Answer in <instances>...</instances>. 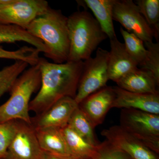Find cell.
<instances>
[{
  "label": "cell",
  "mask_w": 159,
  "mask_h": 159,
  "mask_svg": "<svg viewBox=\"0 0 159 159\" xmlns=\"http://www.w3.org/2000/svg\"><path fill=\"white\" fill-rule=\"evenodd\" d=\"M136 4L140 13L153 31L154 38L158 42L159 38V0H138Z\"/></svg>",
  "instance_id": "cell-22"
},
{
  "label": "cell",
  "mask_w": 159,
  "mask_h": 159,
  "mask_svg": "<svg viewBox=\"0 0 159 159\" xmlns=\"http://www.w3.org/2000/svg\"><path fill=\"white\" fill-rule=\"evenodd\" d=\"M44 159H74L70 157H64L52 155L45 153Z\"/></svg>",
  "instance_id": "cell-28"
},
{
  "label": "cell",
  "mask_w": 159,
  "mask_h": 159,
  "mask_svg": "<svg viewBox=\"0 0 159 159\" xmlns=\"http://www.w3.org/2000/svg\"><path fill=\"white\" fill-rule=\"evenodd\" d=\"M120 31L124 39L126 51L138 63L139 66L144 62L147 55V49L144 42L139 37L126 31L122 27L120 28Z\"/></svg>",
  "instance_id": "cell-23"
},
{
  "label": "cell",
  "mask_w": 159,
  "mask_h": 159,
  "mask_svg": "<svg viewBox=\"0 0 159 159\" xmlns=\"http://www.w3.org/2000/svg\"><path fill=\"white\" fill-rule=\"evenodd\" d=\"M113 18L143 42H152L153 31L132 0H116L113 10Z\"/></svg>",
  "instance_id": "cell-8"
},
{
  "label": "cell",
  "mask_w": 159,
  "mask_h": 159,
  "mask_svg": "<svg viewBox=\"0 0 159 159\" xmlns=\"http://www.w3.org/2000/svg\"><path fill=\"white\" fill-rule=\"evenodd\" d=\"M109 51L99 48L95 57L84 61L75 101L80 104L91 94L106 86L109 80Z\"/></svg>",
  "instance_id": "cell-6"
},
{
  "label": "cell",
  "mask_w": 159,
  "mask_h": 159,
  "mask_svg": "<svg viewBox=\"0 0 159 159\" xmlns=\"http://www.w3.org/2000/svg\"><path fill=\"white\" fill-rule=\"evenodd\" d=\"M17 120L0 123V159L6 155L17 130Z\"/></svg>",
  "instance_id": "cell-27"
},
{
  "label": "cell",
  "mask_w": 159,
  "mask_h": 159,
  "mask_svg": "<svg viewBox=\"0 0 159 159\" xmlns=\"http://www.w3.org/2000/svg\"><path fill=\"white\" fill-rule=\"evenodd\" d=\"M40 51L34 47L25 46L14 51L5 50L0 46V58L25 61L29 65H37L39 61Z\"/></svg>",
  "instance_id": "cell-24"
},
{
  "label": "cell",
  "mask_w": 159,
  "mask_h": 159,
  "mask_svg": "<svg viewBox=\"0 0 159 159\" xmlns=\"http://www.w3.org/2000/svg\"><path fill=\"white\" fill-rule=\"evenodd\" d=\"M110 51H109V80L116 83L122 77L138 67V63L131 57L124 44L120 42L117 36L110 39Z\"/></svg>",
  "instance_id": "cell-14"
},
{
  "label": "cell",
  "mask_w": 159,
  "mask_h": 159,
  "mask_svg": "<svg viewBox=\"0 0 159 159\" xmlns=\"http://www.w3.org/2000/svg\"><path fill=\"white\" fill-rule=\"evenodd\" d=\"M34 129L40 147L45 153L71 157L61 129L49 127Z\"/></svg>",
  "instance_id": "cell-16"
},
{
  "label": "cell",
  "mask_w": 159,
  "mask_h": 159,
  "mask_svg": "<svg viewBox=\"0 0 159 159\" xmlns=\"http://www.w3.org/2000/svg\"><path fill=\"white\" fill-rule=\"evenodd\" d=\"M61 130L71 157L85 159L94 153L97 145H91L68 125Z\"/></svg>",
  "instance_id": "cell-19"
},
{
  "label": "cell",
  "mask_w": 159,
  "mask_h": 159,
  "mask_svg": "<svg viewBox=\"0 0 159 159\" xmlns=\"http://www.w3.org/2000/svg\"><path fill=\"white\" fill-rule=\"evenodd\" d=\"M17 122L16 133L2 159H44L45 152L40 147L33 125L19 120Z\"/></svg>",
  "instance_id": "cell-9"
},
{
  "label": "cell",
  "mask_w": 159,
  "mask_h": 159,
  "mask_svg": "<svg viewBox=\"0 0 159 159\" xmlns=\"http://www.w3.org/2000/svg\"><path fill=\"white\" fill-rule=\"evenodd\" d=\"M38 64L41 74L40 87L37 95L30 101L29 111L40 115L64 97L75 99L84 61L58 64L40 57Z\"/></svg>",
  "instance_id": "cell-1"
},
{
  "label": "cell",
  "mask_w": 159,
  "mask_h": 159,
  "mask_svg": "<svg viewBox=\"0 0 159 159\" xmlns=\"http://www.w3.org/2000/svg\"><path fill=\"white\" fill-rule=\"evenodd\" d=\"M147 53L140 68L149 71L159 82V43L152 42H144Z\"/></svg>",
  "instance_id": "cell-25"
},
{
  "label": "cell",
  "mask_w": 159,
  "mask_h": 159,
  "mask_svg": "<svg viewBox=\"0 0 159 159\" xmlns=\"http://www.w3.org/2000/svg\"><path fill=\"white\" fill-rule=\"evenodd\" d=\"M116 0H84V5L89 8L102 31L110 39L116 36L113 18V10Z\"/></svg>",
  "instance_id": "cell-17"
},
{
  "label": "cell",
  "mask_w": 159,
  "mask_h": 159,
  "mask_svg": "<svg viewBox=\"0 0 159 159\" xmlns=\"http://www.w3.org/2000/svg\"><path fill=\"white\" fill-rule=\"evenodd\" d=\"M29 66L25 61L16 60L0 70V99L6 93L10 92L16 80Z\"/></svg>",
  "instance_id": "cell-21"
},
{
  "label": "cell",
  "mask_w": 159,
  "mask_h": 159,
  "mask_svg": "<svg viewBox=\"0 0 159 159\" xmlns=\"http://www.w3.org/2000/svg\"><path fill=\"white\" fill-rule=\"evenodd\" d=\"M41 85L39 66H31L26 70L12 86L9 99L0 106V123L19 120L31 124L29 104L31 96Z\"/></svg>",
  "instance_id": "cell-4"
},
{
  "label": "cell",
  "mask_w": 159,
  "mask_h": 159,
  "mask_svg": "<svg viewBox=\"0 0 159 159\" xmlns=\"http://www.w3.org/2000/svg\"><path fill=\"white\" fill-rule=\"evenodd\" d=\"M78 106L74 98L64 97L44 112L31 118V124L34 128H63Z\"/></svg>",
  "instance_id": "cell-11"
},
{
  "label": "cell",
  "mask_w": 159,
  "mask_h": 159,
  "mask_svg": "<svg viewBox=\"0 0 159 159\" xmlns=\"http://www.w3.org/2000/svg\"><path fill=\"white\" fill-rule=\"evenodd\" d=\"M50 6L45 0H0V24L26 29Z\"/></svg>",
  "instance_id": "cell-7"
},
{
  "label": "cell",
  "mask_w": 159,
  "mask_h": 159,
  "mask_svg": "<svg viewBox=\"0 0 159 159\" xmlns=\"http://www.w3.org/2000/svg\"><path fill=\"white\" fill-rule=\"evenodd\" d=\"M119 125L150 150L159 153V115L122 109Z\"/></svg>",
  "instance_id": "cell-5"
},
{
  "label": "cell",
  "mask_w": 159,
  "mask_h": 159,
  "mask_svg": "<svg viewBox=\"0 0 159 159\" xmlns=\"http://www.w3.org/2000/svg\"><path fill=\"white\" fill-rule=\"evenodd\" d=\"M70 52L68 61H84L100 43L108 38L99 23L86 10L75 11L68 17Z\"/></svg>",
  "instance_id": "cell-3"
},
{
  "label": "cell",
  "mask_w": 159,
  "mask_h": 159,
  "mask_svg": "<svg viewBox=\"0 0 159 159\" xmlns=\"http://www.w3.org/2000/svg\"><path fill=\"white\" fill-rule=\"evenodd\" d=\"M67 22L68 17L60 10L50 7L26 29L31 35L43 43L48 50L44 56L55 63H63L68 59L70 40Z\"/></svg>",
  "instance_id": "cell-2"
},
{
  "label": "cell",
  "mask_w": 159,
  "mask_h": 159,
  "mask_svg": "<svg viewBox=\"0 0 159 159\" xmlns=\"http://www.w3.org/2000/svg\"><path fill=\"white\" fill-rule=\"evenodd\" d=\"M101 134L106 140L124 152L131 159H158L157 153L131 135L119 125L103 129Z\"/></svg>",
  "instance_id": "cell-10"
},
{
  "label": "cell",
  "mask_w": 159,
  "mask_h": 159,
  "mask_svg": "<svg viewBox=\"0 0 159 159\" xmlns=\"http://www.w3.org/2000/svg\"><path fill=\"white\" fill-rule=\"evenodd\" d=\"M120 88L133 93L159 94V82L149 71L139 67L129 72L116 82Z\"/></svg>",
  "instance_id": "cell-15"
},
{
  "label": "cell",
  "mask_w": 159,
  "mask_h": 159,
  "mask_svg": "<svg viewBox=\"0 0 159 159\" xmlns=\"http://www.w3.org/2000/svg\"><path fill=\"white\" fill-rule=\"evenodd\" d=\"M115 98L113 87L106 86L86 98L79 104V107L95 128L104 121Z\"/></svg>",
  "instance_id": "cell-12"
},
{
  "label": "cell",
  "mask_w": 159,
  "mask_h": 159,
  "mask_svg": "<svg viewBox=\"0 0 159 159\" xmlns=\"http://www.w3.org/2000/svg\"><path fill=\"white\" fill-rule=\"evenodd\" d=\"M115 98L112 108H132L159 115V94L133 93L113 87Z\"/></svg>",
  "instance_id": "cell-13"
},
{
  "label": "cell",
  "mask_w": 159,
  "mask_h": 159,
  "mask_svg": "<svg viewBox=\"0 0 159 159\" xmlns=\"http://www.w3.org/2000/svg\"><path fill=\"white\" fill-rule=\"evenodd\" d=\"M25 42L46 55L48 50L43 43L32 36L26 29L15 25L0 24V44Z\"/></svg>",
  "instance_id": "cell-18"
},
{
  "label": "cell",
  "mask_w": 159,
  "mask_h": 159,
  "mask_svg": "<svg viewBox=\"0 0 159 159\" xmlns=\"http://www.w3.org/2000/svg\"><path fill=\"white\" fill-rule=\"evenodd\" d=\"M68 125L91 145L96 146L99 144L93 126L79 106L71 116Z\"/></svg>",
  "instance_id": "cell-20"
},
{
  "label": "cell",
  "mask_w": 159,
  "mask_h": 159,
  "mask_svg": "<svg viewBox=\"0 0 159 159\" xmlns=\"http://www.w3.org/2000/svg\"><path fill=\"white\" fill-rule=\"evenodd\" d=\"M85 159H131L124 152L114 146L108 141L99 143L94 153Z\"/></svg>",
  "instance_id": "cell-26"
}]
</instances>
